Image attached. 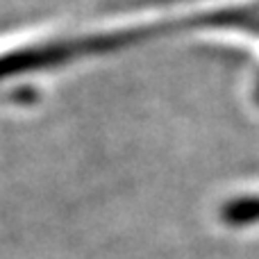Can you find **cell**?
<instances>
[{
  "label": "cell",
  "instance_id": "obj_1",
  "mask_svg": "<svg viewBox=\"0 0 259 259\" xmlns=\"http://www.w3.org/2000/svg\"><path fill=\"white\" fill-rule=\"evenodd\" d=\"M225 221L234 225H246L252 221H259V198H243V200H234L223 211Z\"/></svg>",
  "mask_w": 259,
  "mask_h": 259
}]
</instances>
